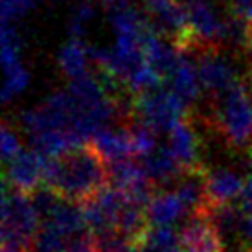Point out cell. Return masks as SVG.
Masks as SVG:
<instances>
[{
	"instance_id": "1",
	"label": "cell",
	"mask_w": 252,
	"mask_h": 252,
	"mask_svg": "<svg viewBox=\"0 0 252 252\" xmlns=\"http://www.w3.org/2000/svg\"><path fill=\"white\" fill-rule=\"evenodd\" d=\"M109 184V162L92 142L72 146L64 153L48 158L44 186L70 203L81 204Z\"/></svg>"
},
{
	"instance_id": "2",
	"label": "cell",
	"mask_w": 252,
	"mask_h": 252,
	"mask_svg": "<svg viewBox=\"0 0 252 252\" xmlns=\"http://www.w3.org/2000/svg\"><path fill=\"white\" fill-rule=\"evenodd\" d=\"M199 122L223 142L232 153L252 149V89L245 79L219 98L206 101V112H197Z\"/></svg>"
},
{
	"instance_id": "3",
	"label": "cell",
	"mask_w": 252,
	"mask_h": 252,
	"mask_svg": "<svg viewBox=\"0 0 252 252\" xmlns=\"http://www.w3.org/2000/svg\"><path fill=\"white\" fill-rule=\"evenodd\" d=\"M189 57L195 61L201 87L206 96L204 101L219 98L245 79L247 66H239L236 63L238 57L221 46H204L189 54Z\"/></svg>"
},
{
	"instance_id": "4",
	"label": "cell",
	"mask_w": 252,
	"mask_h": 252,
	"mask_svg": "<svg viewBox=\"0 0 252 252\" xmlns=\"http://www.w3.org/2000/svg\"><path fill=\"white\" fill-rule=\"evenodd\" d=\"M41 223L32 197L6 188L2 199V245L35 251Z\"/></svg>"
},
{
	"instance_id": "5",
	"label": "cell",
	"mask_w": 252,
	"mask_h": 252,
	"mask_svg": "<svg viewBox=\"0 0 252 252\" xmlns=\"http://www.w3.org/2000/svg\"><path fill=\"white\" fill-rule=\"evenodd\" d=\"M131 111L133 118L140 120L160 133L169 131L182 116L188 114L189 109L169 87H155L146 92L134 94L131 99Z\"/></svg>"
},
{
	"instance_id": "6",
	"label": "cell",
	"mask_w": 252,
	"mask_h": 252,
	"mask_svg": "<svg viewBox=\"0 0 252 252\" xmlns=\"http://www.w3.org/2000/svg\"><path fill=\"white\" fill-rule=\"evenodd\" d=\"M197 124H199V120H197L195 112L189 111L168 131V147L171 149V153L181 164L182 169H193L204 166V142L201 131L197 129Z\"/></svg>"
},
{
	"instance_id": "7",
	"label": "cell",
	"mask_w": 252,
	"mask_h": 252,
	"mask_svg": "<svg viewBox=\"0 0 252 252\" xmlns=\"http://www.w3.org/2000/svg\"><path fill=\"white\" fill-rule=\"evenodd\" d=\"M46 164L48 158L37 149L21 151L11 160L6 162V186L24 195L35 193L44 182Z\"/></svg>"
},
{
	"instance_id": "8",
	"label": "cell",
	"mask_w": 252,
	"mask_h": 252,
	"mask_svg": "<svg viewBox=\"0 0 252 252\" xmlns=\"http://www.w3.org/2000/svg\"><path fill=\"white\" fill-rule=\"evenodd\" d=\"M144 11L151 28L179 44L188 33L186 9L182 0H144Z\"/></svg>"
},
{
	"instance_id": "9",
	"label": "cell",
	"mask_w": 252,
	"mask_h": 252,
	"mask_svg": "<svg viewBox=\"0 0 252 252\" xmlns=\"http://www.w3.org/2000/svg\"><path fill=\"white\" fill-rule=\"evenodd\" d=\"M182 252H224L221 232L208 216H189L181 230Z\"/></svg>"
},
{
	"instance_id": "10",
	"label": "cell",
	"mask_w": 252,
	"mask_h": 252,
	"mask_svg": "<svg viewBox=\"0 0 252 252\" xmlns=\"http://www.w3.org/2000/svg\"><path fill=\"white\" fill-rule=\"evenodd\" d=\"M243 175L234 168H214L206 171V189L208 203L212 206L230 204L243 195L245 189Z\"/></svg>"
},
{
	"instance_id": "11",
	"label": "cell",
	"mask_w": 252,
	"mask_h": 252,
	"mask_svg": "<svg viewBox=\"0 0 252 252\" xmlns=\"http://www.w3.org/2000/svg\"><path fill=\"white\" fill-rule=\"evenodd\" d=\"M166 81H168L169 89L184 101V105L188 107L189 111L197 105L203 87H201L197 66L193 61H189V56L181 52V57L173 66V70L168 74Z\"/></svg>"
},
{
	"instance_id": "12",
	"label": "cell",
	"mask_w": 252,
	"mask_h": 252,
	"mask_svg": "<svg viewBox=\"0 0 252 252\" xmlns=\"http://www.w3.org/2000/svg\"><path fill=\"white\" fill-rule=\"evenodd\" d=\"M91 142L107 162H116L129 158V157H136L131 129L127 124H116V126H111L107 129H101L92 136Z\"/></svg>"
},
{
	"instance_id": "13",
	"label": "cell",
	"mask_w": 252,
	"mask_h": 252,
	"mask_svg": "<svg viewBox=\"0 0 252 252\" xmlns=\"http://www.w3.org/2000/svg\"><path fill=\"white\" fill-rule=\"evenodd\" d=\"M146 212L147 221L151 226H171L181 217L189 216L186 204L182 203V199L177 191H168V189L160 188L149 199Z\"/></svg>"
},
{
	"instance_id": "14",
	"label": "cell",
	"mask_w": 252,
	"mask_h": 252,
	"mask_svg": "<svg viewBox=\"0 0 252 252\" xmlns=\"http://www.w3.org/2000/svg\"><path fill=\"white\" fill-rule=\"evenodd\" d=\"M138 158H140L146 173L155 182L157 188H162L166 184H173L182 171L181 164L177 162L168 146H157L151 153L138 157Z\"/></svg>"
},
{
	"instance_id": "15",
	"label": "cell",
	"mask_w": 252,
	"mask_h": 252,
	"mask_svg": "<svg viewBox=\"0 0 252 252\" xmlns=\"http://www.w3.org/2000/svg\"><path fill=\"white\" fill-rule=\"evenodd\" d=\"M91 63V48H87L81 42V39H70V42H66L57 56L59 70L68 79H76V77L89 74V64Z\"/></svg>"
},
{
	"instance_id": "16",
	"label": "cell",
	"mask_w": 252,
	"mask_h": 252,
	"mask_svg": "<svg viewBox=\"0 0 252 252\" xmlns=\"http://www.w3.org/2000/svg\"><path fill=\"white\" fill-rule=\"evenodd\" d=\"M136 243L140 252H182L181 236L171 226H149Z\"/></svg>"
},
{
	"instance_id": "17",
	"label": "cell",
	"mask_w": 252,
	"mask_h": 252,
	"mask_svg": "<svg viewBox=\"0 0 252 252\" xmlns=\"http://www.w3.org/2000/svg\"><path fill=\"white\" fill-rule=\"evenodd\" d=\"M94 245L96 252H140L134 239L124 236L116 228L94 232Z\"/></svg>"
},
{
	"instance_id": "18",
	"label": "cell",
	"mask_w": 252,
	"mask_h": 252,
	"mask_svg": "<svg viewBox=\"0 0 252 252\" xmlns=\"http://www.w3.org/2000/svg\"><path fill=\"white\" fill-rule=\"evenodd\" d=\"M28 85H30V74L22 66L21 61L4 66V91H2L4 101H9L15 96H19L22 91H26Z\"/></svg>"
},
{
	"instance_id": "19",
	"label": "cell",
	"mask_w": 252,
	"mask_h": 252,
	"mask_svg": "<svg viewBox=\"0 0 252 252\" xmlns=\"http://www.w3.org/2000/svg\"><path fill=\"white\" fill-rule=\"evenodd\" d=\"M94 17H96V7L91 0L77 4L70 15V21H68V32H70L72 39H81Z\"/></svg>"
},
{
	"instance_id": "20",
	"label": "cell",
	"mask_w": 252,
	"mask_h": 252,
	"mask_svg": "<svg viewBox=\"0 0 252 252\" xmlns=\"http://www.w3.org/2000/svg\"><path fill=\"white\" fill-rule=\"evenodd\" d=\"M2 157L4 162L11 160L15 155H19L22 151L21 140H19V134L15 131V126H11L7 120H4L2 124Z\"/></svg>"
},
{
	"instance_id": "21",
	"label": "cell",
	"mask_w": 252,
	"mask_h": 252,
	"mask_svg": "<svg viewBox=\"0 0 252 252\" xmlns=\"http://www.w3.org/2000/svg\"><path fill=\"white\" fill-rule=\"evenodd\" d=\"M241 238H243V247H245V251L252 249V210L245 212L243 226H241Z\"/></svg>"
},
{
	"instance_id": "22",
	"label": "cell",
	"mask_w": 252,
	"mask_h": 252,
	"mask_svg": "<svg viewBox=\"0 0 252 252\" xmlns=\"http://www.w3.org/2000/svg\"><path fill=\"white\" fill-rule=\"evenodd\" d=\"M241 206L245 212L252 210V173L245 182V189H243V195H241Z\"/></svg>"
},
{
	"instance_id": "23",
	"label": "cell",
	"mask_w": 252,
	"mask_h": 252,
	"mask_svg": "<svg viewBox=\"0 0 252 252\" xmlns=\"http://www.w3.org/2000/svg\"><path fill=\"white\" fill-rule=\"evenodd\" d=\"M101 6H105L107 9H112V7H122L127 6L131 0H98Z\"/></svg>"
},
{
	"instance_id": "24",
	"label": "cell",
	"mask_w": 252,
	"mask_h": 252,
	"mask_svg": "<svg viewBox=\"0 0 252 252\" xmlns=\"http://www.w3.org/2000/svg\"><path fill=\"white\" fill-rule=\"evenodd\" d=\"M249 158H251V160H252V149H251V153H249Z\"/></svg>"
},
{
	"instance_id": "25",
	"label": "cell",
	"mask_w": 252,
	"mask_h": 252,
	"mask_svg": "<svg viewBox=\"0 0 252 252\" xmlns=\"http://www.w3.org/2000/svg\"><path fill=\"white\" fill-rule=\"evenodd\" d=\"M245 252H252V249H249V251H245Z\"/></svg>"
}]
</instances>
